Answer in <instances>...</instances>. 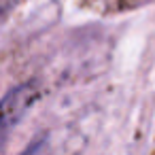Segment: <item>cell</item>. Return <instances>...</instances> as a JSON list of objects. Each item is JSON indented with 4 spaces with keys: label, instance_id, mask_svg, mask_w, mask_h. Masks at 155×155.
<instances>
[{
    "label": "cell",
    "instance_id": "obj_1",
    "mask_svg": "<svg viewBox=\"0 0 155 155\" xmlns=\"http://www.w3.org/2000/svg\"><path fill=\"white\" fill-rule=\"evenodd\" d=\"M34 100H36L34 85H19L0 100V144L5 142L11 127L28 113V108L34 104Z\"/></svg>",
    "mask_w": 155,
    "mask_h": 155
},
{
    "label": "cell",
    "instance_id": "obj_2",
    "mask_svg": "<svg viewBox=\"0 0 155 155\" xmlns=\"http://www.w3.org/2000/svg\"><path fill=\"white\" fill-rule=\"evenodd\" d=\"M21 155H49V142H47L45 138H41V140L32 142Z\"/></svg>",
    "mask_w": 155,
    "mask_h": 155
}]
</instances>
